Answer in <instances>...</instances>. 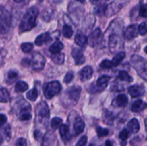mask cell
I'll use <instances>...</instances> for the list:
<instances>
[{"label":"cell","mask_w":147,"mask_h":146,"mask_svg":"<svg viewBox=\"0 0 147 146\" xmlns=\"http://www.w3.org/2000/svg\"><path fill=\"white\" fill-rule=\"evenodd\" d=\"M39 11L35 7H31L23 16L19 27L20 32H25L30 31L36 25V20L38 16Z\"/></svg>","instance_id":"6da1fadb"},{"label":"cell","mask_w":147,"mask_h":146,"mask_svg":"<svg viewBox=\"0 0 147 146\" xmlns=\"http://www.w3.org/2000/svg\"><path fill=\"white\" fill-rule=\"evenodd\" d=\"M131 64L137 71L138 74L147 80V62L139 55H134L131 57Z\"/></svg>","instance_id":"7a4b0ae2"},{"label":"cell","mask_w":147,"mask_h":146,"mask_svg":"<svg viewBox=\"0 0 147 146\" xmlns=\"http://www.w3.org/2000/svg\"><path fill=\"white\" fill-rule=\"evenodd\" d=\"M61 91V84L58 81H52L44 86V95L47 99L53 98Z\"/></svg>","instance_id":"3957f363"},{"label":"cell","mask_w":147,"mask_h":146,"mask_svg":"<svg viewBox=\"0 0 147 146\" xmlns=\"http://www.w3.org/2000/svg\"><path fill=\"white\" fill-rule=\"evenodd\" d=\"M110 79L111 77L108 75H103L101 77H100L98 79L96 84L93 83L90 86L89 92L91 93H96L103 91L106 88V86H107L108 82L110 80Z\"/></svg>","instance_id":"277c9868"},{"label":"cell","mask_w":147,"mask_h":146,"mask_svg":"<svg viewBox=\"0 0 147 146\" xmlns=\"http://www.w3.org/2000/svg\"><path fill=\"white\" fill-rule=\"evenodd\" d=\"M128 1L129 0H114L105 9L104 13L106 17H111L113 14H116Z\"/></svg>","instance_id":"5b68a950"},{"label":"cell","mask_w":147,"mask_h":146,"mask_svg":"<svg viewBox=\"0 0 147 146\" xmlns=\"http://www.w3.org/2000/svg\"><path fill=\"white\" fill-rule=\"evenodd\" d=\"M45 64V59L39 52H35L33 54L32 57L30 60V64L32 68L34 71H40L42 70Z\"/></svg>","instance_id":"8992f818"},{"label":"cell","mask_w":147,"mask_h":146,"mask_svg":"<svg viewBox=\"0 0 147 146\" xmlns=\"http://www.w3.org/2000/svg\"><path fill=\"white\" fill-rule=\"evenodd\" d=\"M11 25V17L6 10L1 11L0 14V33L5 34L9 31Z\"/></svg>","instance_id":"52a82bcc"},{"label":"cell","mask_w":147,"mask_h":146,"mask_svg":"<svg viewBox=\"0 0 147 146\" xmlns=\"http://www.w3.org/2000/svg\"><path fill=\"white\" fill-rule=\"evenodd\" d=\"M123 47V42L119 35L116 34H111L109 40V50L111 53H115L119 51Z\"/></svg>","instance_id":"ba28073f"},{"label":"cell","mask_w":147,"mask_h":146,"mask_svg":"<svg viewBox=\"0 0 147 146\" xmlns=\"http://www.w3.org/2000/svg\"><path fill=\"white\" fill-rule=\"evenodd\" d=\"M36 115L37 117L43 119H48L50 117V110L47 104L45 102L39 103L36 107Z\"/></svg>","instance_id":"9c48e42d"},{"label":"cell","mask_w":147,"mask_h":146,"mask_svg":"<svg viewBox=\"0 0 147 146\" xmlns=\"http://www.w3.org/2000/svg\"><path fill=\"white\" fill-rule=\"evenodd\" d=\"M128 92L132 97H138L144 94L145 88L142 84H135L129 87Z\"/></svg>","instance_id":"30bf717a"},{"label":"cell","mask_w":147,"mask_h":146,"mask_svg":"<svg viewBox=\"0 0 147 146\" xmlns=\"http://www.w3.org/2000/svg\"><path fill=\"white\" fill-rule=\"evenodd\" d=\"M80 92H81V88L80 87L74 86V87H71L67 89L66 93L70 100L76 102L79 100Z\"/></svg>","instance_id":"8fae6325"},{"label":"cell","mask_w":147,"mask_h":146,"mask_svg":"<svg viewBox=\"0 0 147 146\" xmlns=\"http://www.w3.org/2000/svg\"><path fill=\"white\" fill-rule=\"evenodd\" d=\"M138 27L136 24H131L126 28L124 32V37L128 40H133L138 36Z\"/></svg>","instance_id":"7c38bea8"},{"label":"cell","mask_w":147,"mask_h":146,"mask_svg":"<svg viewBox=\"0 0 147 146\" xmlns=\"http://www.w3.org/2000/svg\"><path fill=\"white\" fill-rule=\"evenodd\" d=\"M72 56L74 59L76 64H77V65H81L85 62L86 58H85L84 54H83V52L79 49H73V51H72Z\"/></svg>","instance_id":"4fadbf2b"},{"label":"cell","mask_w":147,"mask_h":146,"mask_svg":"<svg viewBox=\"0 0 147 146\" xmlns=\"http://www.w3.org/2000/svg\"><path fill=\"white\" fill-rule=\"evenodd\" d=\"M93 74V68L90 66H86L80 72V78L81 81L85 82L90 80Z\"/></svg>","instance_id":"5bb4252c"},{"label":"cell","mask_w":147,"mask_h":146,"mask_svg":"<svg viewBox=\"0 0 147 146\" xmlns=\"http://www.w3.org/2000/svg\"><path fill=\"white\" fill-rule=\"evenodd\" d=\"M19 119L20 120H29L32 117L31 115V107L30 105L26 106V107H22V108L20 110V113L18 115Z\"/></svg>","instance_id":"9a60e30c"},{"label":"cell","mask_w":147,"mask_h":146,"mask_svg":"<svg viewBox=\"0 0 147 146\" xmlns=\"http://www.w3.org/2000/svg\"><path fill=\"white\" fill-rule=\"evenodd\" d=\"M147 108V103L143 100H139L132 104L131 110L134 113H140Z\"/></svg>","instance_id":"2e32d148"},{"label":"cell","mask_w":147,"mask_h":146,"mask_svg":"<svg viewBox=\"0 0 147 146\" xmlns=\"http://www.w3.org/2000/svg\"><path fill=\"white\" fill-rule=\"evenodd\" d=\"M55 141V135L52 132H47L43 138L42 146H53Z\"/></svg>","instance_id":"e0dca14e"},{"label":"cell","mask_w":147,"mask_h":146,"mask_svg":"<svg viewBox=\"0 0 147 146\" xmlns=\"http://www.w3.org/2000/svg\"><path fill=\"white\" fill-rule=\"evenodd\" d=\"M51 40V37H50V34L48 32L42 33V34H40L38 37L36 38L35 40V44H37V46H41L44 43L47 42L50 40Z\"/></svg>","instance_id":"ac0fdd59"},{"label":"cell","mask_w":147,"mask_h":146,"mask_svg":"<svg viewBox=\"0 0 147 146\" xmlns=\"http://www.w3.org/2000/svg\"><path fill=\"white\" fill-rule=\"evenodd\" d=\"M85 129V123L80 117H78L74 123V130L76 135H79L83 132Z\"/></svg>","instance_id":"d6986e66"},{"label":"cell","mask_w":147,"mask_h":146,"mask_svg":"<svg viewBox=\"0 0 147 146\" xmlns=\"http://www.w3.org/2000/svg\"><path fill=\"white\" fill-rule=\"evenodd\" d=\"M127 127L129 128V131L132 133H136L139 132L140 129L139 123L136 118H133L129 122L127 125Z\"/></svg>","instance_id":"ffe728a7"},{"label":"cell","mask_w":147,"mask_h":146,"mask_svg":"<svg viewBox=\"0 0 147 146\" xmlns=\"http://www.w3.org/2000/svg\"><path fill=\"white\" fill-rule=\"evenodd\" d=\"M75 42L79 47L84 48L88 44V37L83 34H78L75 37Z\"/></svg>","instance_id":"44dd1931"},{"label":"cell","mask_w":147,"mask_h":146,"mask_svg":"<svg viewBox=\"0 0 147 146\" xmlns=\"http://www.w3.org/2000/svg\"><path fill=\"white\" fill-rule=\"evenodd\" d=\"M102 33L100 29H97L95 30L90 35V43L92 46H94L95 44H98L99 42L101 40Z\"/></svg>","instance_id":"7402d4cb"},{"label":"cell","mask_w":147,"mask_h":146,"mask_svg":"<svg viewBox=\"0 0 147 146\" xmlns=\"http://www.w3.org/2000/svg\"><path fill=\"white\" fill-rule=\"evenodd\" d=\"M128 102H129V99L126 94H119L116 99V104L118 107H126L128 104Z\"/></svg>","instance_id":"603a6c76"},{"label":"cell","mask_w":147,"mask_h":146,"mask_svg":"<svg viewBox=\"0 0 147 146\" xmlns=\"http://www.w3.org/2000/svg\"><path fill=\"white\" fill-rule=\"evenodd\" d=\"M64 46L63 44L60 41H56L55 42L53 43L49 48V51L52 53V54H57V53H60L63 49Z\"/></svg>","instance_id":"cb8c5ba5"},{"label":"cell","mask_w":147,"mask_h":146,"mask_svg":"<svg viewBox=\"0 0 147 146\" xmlns=\"http://www.w3.org/2000/svg\"><path fill=\"white\" fill-rule=\"evenodd\" d=\"M126 57V53L123 52H119L111 60V63L113 64V67H116L119 65L121 62L123 60V59Z\"/></svg>","instance_id":"d4e9b609"},{"label":"cell","mask_w":147,"mask_h":146,"mask_svg":"<svg viewBox=\"0 0 147 146\" xmlns=\"http://www.w3.org/2000/svg\"><path fill=\"white\" fill-rule=\"evenodd\" d=\"M10 100V94L6 88L0 89V102L7 103Z\"/></svg>","instance_id":"484cf974"},{"label":"cell","mask_w":147,"mask_h":146,"mask_svg":"<svg viewBox=\"0 0 147 146\" xmlns=\"http://www.w3.org/2000/svg\"><path fill=\"white\" fill-rule=\"evenodd\" d=\"M51 59L53 62L55 64H63L65 61V56L64 54H61V53H57V54H53L51 56Z\"/></svg>","instance_id":"4316f807"},{"label":"cell","mask_w":147,"mask_h":146,"mask_svg":"<svg viewBox=\"0 0 147 146\" xmlns=\"http://www.w3.org/2000/svg\"><path fill=\"white\" fill-rule=\"evenodd\" d=\"M60 134L61 137H63L65 140H67L70 137V130L67 125H61L60 126Z\"/></svg>","instance_id":"83f0119b"},{"label":"cell","mask_w":147,"mask_h":146,"mask_svg":"<svg viewBox=\"0 0 147 146\" xmlns=\"http://www.w3.org/2000/svg\"><path fill=\"white\" fill-rule=\"evenodd\" d=\"M118 78L121 81H125L126 82H133V78L129 74V73L126 71H120L118 74Z\"/></svg>","instance_id":"f1b7e54d"},{"label":"cell","mask_w":147,"mask_h":146,"mask_svg":"<svg viewBox=\"0 0 147 146\" xmlns=\"http://www.w3.org/2000/svg\"><path fill=\"white\" fill-rule=\"evenodd\" d=\"M29 86L24 81H19L18 82L16 83L15 84V91L17 92H23L27 90Z\"/></svg>","instance_id":"f546056e"},{"label":"cell","mask_w":147,"mask_h":146,"mask_svg":"<svg viewBox=\"0 0 147 146\" xmlns=\"http://www.w3.org/2000/svg\"><path fill=\"white\" fill-rule=\"evenodd\" d=\"M26 97L30 101H36L37 97H38V92H37V89L34 87V88H32L31 90L27 92V94H26Z\"/></svg>","instance_id":"4dcf8cb0"},{"label":"cell","mask_w":147,"mask_h":146,"mask_svg":"<svg viewBox=\"0 0 147 146\" xmlns=\"http://www.w3.org/2000/svg\"><path fill=\"white\" fill-rule=\"evenodd\" d=\"M63 34L66 38H70L73 34V30L70 26L65 24L63 27Z\"/></svg>","instance_id":"1f68e13d"},{"label":"cell","mask_w":147,"mask_h":146,"mask_svg":"<svg viewBox=\"0 0 147 146\" xmlns=\"http://www.w3.org/2000/svg\"><path fill=\"white\" fill-rule=\"evenodd\" d=\"M63 123V120L60 117H53L51 120V127L53 130H56L60 127Z\"/></svg>","instance_id":"d6a6232c"},{"label":"cell","mask_w":147,"mask_h":146,"mask_svg":"<svg viewBox=\"0 0 147 146\" xmlns=\"http://www.w3.org/2000/svg\"><path fill=\"white\" fill-rule=\"evenodd\" d=\"M96 132H97L98 136L99 137H106L109 133V130L107 128H103L102 127H98L96 128Z\"/></svg>","instance_id":"836d02e7"},{"label":"cell","mask_w":147,"mask_h":146,"mask_svg":"<svg viewBox=\"0 0 147 146\" xmlns=\"http://www.w3.org/2000/svg\"><path fill=\"white\" fill-rule=\"evenodd\" d=\"M17 76H18V73L14 70H11L7 74V81L9 83H11L17 79Z\"/></svg>","instance_id":"e575fe53"},{"label":"cell","mask_w":147,"mask_h":146,"mask_svg":"<svg viewBox=\"0 0 147 146\" xmlns=\"http://www.w3.org/2000/svg\"><path fill=\"white\" fill-rule=\"evenodd\" d=\"M21 49L24 52H30L32 50L33 44L30 42H24L21 44Z\"/></svg>","instance_id":"d590c367"},{"label":"cell","mask_w":147,"mask_h":146,"mask_svg":"<svg viewBox=\"0 0 147 146\" xmlns=\"http://www.w3.org/2000/svg\"><path fill=\"white\" fill-rule=\"evenodd\" d=\"M138 32L142 36L147 34V24L146 23L143 22L139 24V26L138 27Z\"/></svg>","instance_id":"8d00e7d4"},{"label":"cell","mask_w":147,"mask_h":146,"mask_svg":"<svg viewBox=\"0 0 147 146\" xmlns=\"http://www.w3.org/2000/svg\"><path fill=\"white\" fill-rule=\"evenodd\" d=\"M100 67L102 69H105V70H108V69H111L113 67V64H112L111 61L109 60H104L101 62L100 64Z\"/></svg>","instance_id":"74e56055"},{"label":"cell","mask_w":147,"mask_h":146,"mask_svg":"<svg viewBox=\"0 0 147 146\" xmlns=\"http://www.w3.org/2000/svg\"><path fill=\"white\" fill-rule=\"evenodd\" d=\"M129 137V131L127 129H123L119 134V138L122 140V141H126Z\"/></svg>","instance_id":"f35d334b"},{"label":"cell","mask_w":147,"mask_h":146,"mask_svg":"<svg viewBox=\"0 0 147 146\" xmlns=\"http://www.w3.org/2000/svg\"><path fill=\"white\" fill-rule=\"evenodd\" d=\"M73 77H74V74L72 72H69L67 74H65L64 77V82L66 84H69V83L71 82L73 80Z\"/></svg>","instance_id":"ab89813d"},{"label":"cell","mask_w":147,"mask_h":146,"mask_svg":"<svg viewBox=\"0 0 147 146\" xmlns=\"http://www.w3.org/2000/svg\"><path fill=\"white\" fill-rule=\"evenodd\" d=\"M87 141H88L87 136L86 135L82 136V137L80 138V140L77 142L76 146H86Z\"/></svg>","instance_id":"60d3db41"},{"label":"cell","mask_w":147,"mask_h":146,"mask_svg":"<svg viewBox=\"0 0 147 146\" xmlns=\"http://www.w3.org/2000/svg\"><path fill=\"white\" fill-rule=\"evenodd\" d=\"M15 146H27V140L24 137H20L16 141Z\"/></svg>","instance_id":"b9f144b4"},{"label":"cell","mask_w":147,"mask_h":146,"mask_svg":"<svg viewBox=\"0 0 147 146\" xmlns=\"http://www.w3.org/2000/svg\"><path fill=\"white\" fill-rule=\"evenodd\" d=\"M139 15L142 17H147V6L142 5L139 9Z\"/></svg>","instance_id":"7bdbcfd3"},{"label":"cell","mask_w":147,"mask_h":146,"mask_svg":"<svg viewBox=\"0 0 147 146\" xmlns=\"http://www.w3.org/2000/svg\"><path fill=\"white\" fill-rule=\"evenodd\" d=\"M4 133L6 137H7V140H9L10 138H11V127H10L9 125H7L5 127L4 130Z\"/></svg>","instance_id":"ee69618b"},{"label":"cell","mask_w":147,"mask_h":146,"mask_svg":"<svg viewBox=\"0 0 147 146\" xmlns=\"http://www.w3.org/2000/svg\"><path fill=\"white\" fill-rule=\"evenodd\" d=\"M7 118L6 117V115H4L3 114L0 115V126H2L3 125L7 123Z\"/></svg>","instance_id":"f6af8a7d"},{"label":"cell","mask_w":147,"mask_h":146,"mask_svg":"<svg viewBox=\"0 0 147 146\" xmlns=\"http://www.w3.org/2000/svg\"><path fill=\"white\" fill-rule=\"evenodd\" d=\"M105 9H106V8H105ZM105 9H103L101 7H97V8L95 9V10H96V11H95V12H96V14H99V15H101V14H103L102 11H103V10H104V11H105Z\"/></svg>","instance_id":"bcb514c9"},{"label":"cell","mask_w":147,"mask_h":146,"mask_svg":"<svg viewBox=\"0 0 147 146\" xmlns=\"http://www.w3.org/2000/svg\"><path fill=\"white\" fill-rule=\"evenodd\" d=\"M105 146H113V145H112L111 142L110 140H106Z\"/></svg>","instance_id":"7dc6e473"},{"label":"cell","mask_w":147,"mask_h":146,"mask_svg":"<svg viewBox=\"0 0 147 146\" xmlns=\"http://www.w3.org/2000/svg\"><path fill=\"white\" fill-rule=\"evenodd\" d=\"M98 1L99 0H90V1L92 4H96V3H97Z\"/></svg>","instance_id":"c3c4849f"},{"label":"cell","mask_w":147,"mask_h":146,"mask_svg":"<svg viewBox=\"0 0 147 146\" xmlns=\"http://www.w3.org/2000/svg\"><path fill=\"white\" fill-rule=\"evenodd\" d=\"M144 123H145V128H146V130L147 131V118L145 119Z\"/></svg>","instance_id":"681fc988"},{"label":"cell","mask_w":147,"mask_h":146,"mask_svg":"<svg viewBox=\"0 0 147 146\" xmlns=\"http://www.w3.org/2000/svg\"><path fill=\"white\" fill-rule=\"evenodd\" d=\"M14 2H16V3H21L22 1H23L24 0H14Z\"/></svg>","instance_id":"f907efd6"},{"label":"cell","mask_w":147,"mask_h":146,"mask_svg":"<svg viewBox=\"0 0 147 146\" xmlns=\"http://www.w3.org/2000/svg\"><path fill=\"white\" fill-rule=\"evenodd\" d=\"M76 1H78V2H80V3H82V4H83V3H85L86 0H76Z\"/></svg>","instance_id":"816d5d0a"},{"label":"cell","mask_w":147,"mask_h":146,"mask_svg":"<svg viewBox=\"0 0 147 146\" xmlns=\"http://www.w3.org/2000/svg\"><path fill=\"white\" fill-rule=\"evenodd\" d=\"M2 142H3V138H2V137H1V136L0 135V145H1V143H2Z\"/></svg>","instance_id":"f5cc1de1"},{"label":"cell","mask_w":147,"mask_h":146,"mask_svg":"<svg viewBox=\"0 0 147 146\" xmlns=\"http://www.w3.org/2000/svg\"><path fill=\"white\" fill-rule=\"evenodd\" d=\"M144 50L145 53H146V54H147V46H146V47H144Z\"/></svg>","instance_id":"db71d44e"},{"label":"cell","mask_w":147,"mask_h":146,"mask_svg":"<svg viewBox=\"0 0 147 146\" xmlns=\"http://www.w3.org/2000/svg\"><path fill=\"white\" fill-rule=\"evenodd\" d=\"M89 146H93V145H89Z\"/></svg>","instance_id":"11a10c76"},{"label":"cell","mask_w":147,"mask_h":146,"mask_svg":"<svg viewBox=\"0 0 147 146\" xmlns=\"http://www.w3.org/2000/svg\"><path fill=\"white\" fill-rule=\"evenodd\" d=\"M106 1H109V0H106Z\"/></svg>","instance_id":"9f6ffc18"}]
</instances>
